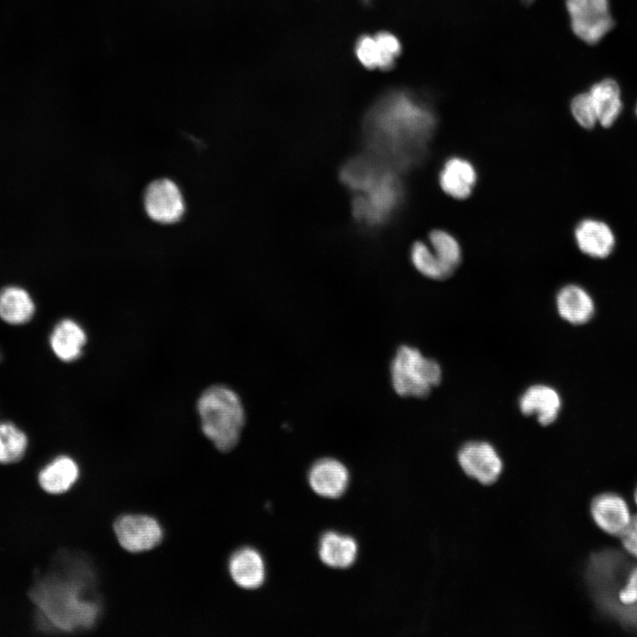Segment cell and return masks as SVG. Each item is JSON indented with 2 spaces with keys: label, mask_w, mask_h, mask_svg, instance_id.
<instances>
[{
  "label": "cell",
  "mask_w": 637,
  "mask_h": 637,
  "mask_svg": "<svg viewBox=\"0 0 637 637\" xmlns=\"http://www.w3.org/2000/svg\"><path fill=\"white\" fill-rule=\"evenodd\" d=\"M57 559L54 568L30 590L38 625L48 632L89 630L102 610L95 594V574L90 565L76 556L62 554Z\"/></svg>",
  "instance_id": "6da1fadb"
},
{
  "label": "cell",
  "mask_w": 637,
  "mask_h": 637,
  "mask_svg": "<svg viewBox=\"0 0 637 637\" xmlns=\"http://www.w3.org/2000/svg\"><path fill=\"white\" fill-rule=\"evenodd\" d=\"M434 117L430 107L404 90L388 92L368 110L364 135L368 153L388 167L412 163L430 134Z\"/></svg>",
  "instance_id": "7a4b0ae2"
},
{
  "label": "cell",
  "mask_w": 637,
  "mask_h": 637,
  "mask_svg": "<svg viewBox=\"0 0 637 637\" xmlns=\"http://www.w3.org/2000/svg\"><path fill=\"white\" fill-rule=\"evenodd\" d=\"M201 428L220 451L233 449L245 424V411L240 396L225 385L206 388L197 402Z\"/></svg>",
  "instance_id": "3957f363"
},
{
  "label": "cell",
  "mask_w": 637,
  "mask_h": 637,
  "mask_svg": "<svg viewBox=\"0 0 637 637\" xmlns=\"http://www.w3.org/2000/svg\"><path fill=\"white\" fill-rule=\"evenodd\" d=\"M441 377L439 363L413 346H400L390 364L393 389L403 397H426L440 384Z\"/></svg>",
  "instance_id": "277c9868"
},
{
  "label": "cell",
  "mask_w": 637,
  "mask_h": 637,
  "mask_svg": "<svg viewBox=\"0 0 637 637\" xmlns=\"http://www.w3.org/2000/svg\"><path fill=\"white\" fill-rule=\"evenodd\" d=\"M402 195L401 183L388 167L368 190L354 197L353 216L357 221L366 226H380L394 213Z\"/></svg>",
  "instance_id": "5b68a950"
},
{
  "label": "cell",
  "mask_w": 637,
  "mask_h": 637,
  "mask_svg": "<svg viewBox=\"0 0 637 637\" xmlns=\"http://www.w3.org/2000/svg\"><path fill=\"white\" fill-rule=\"evenodd\" d=\"M571 27L581 41L598 43L615 26L609 0H566Z\"/></svg>",
  "instance_id": "8992f818"
},
{
  "label": "cell",
  "mask_w": 637,
  "mask_h": 637,
  "mask_svg": "<svg viewBox=\"0 0 637 637\" xmlns=\"http://www.w3.org/2000/svg\"><path fill=\"white\" fill-rule=\"evenodd\" d=\"M457 462L467 476L486 486L495 483L503 468L495 448L485 441H470L462 445Z\"/></svg>",
  "instance_id": "52a82bcc"
},
{
  "label": "cell",
  "mask_w": 637,
  "mask_h": 637,
  "mask_svg": "<svg viewBox=\"0 0 637 637\" xmlns=\"http://www.w3.org/2000/svg\"><path fill=\"white\" fill-rule=\"evenodd\" d=\"M119 545L127 551L140 553L152 549L163 539V529L152 517L128 514L119 517L113 526Z\"/></svg>",
  "instance_id": "ba28073f"
},
{
  "label": "cell",
  "mask_w": 637,
  "mask_h": 637,
  "mask_svg": "<svg viewBox=\"0 0 637 637\" xmlns=\"http://www.w3.org/2000/svg\"><path fill=\"white\" fill-rule=\"evenodd\" d=\"M143 204L149 218L160 224L178 221L185 210L179 187L169 179L152 181L144 192Z\"/></svg>",
  "instance_id": "9c48e42d"
},
{
  "label": "cell",
  "mask_w": 637,
  "mask_h": 637,
  "mask_svg": "<svg viewBox=\"0 0 637 637\" xmlns=\"http://www.w3.org/2000/svg\"><path fill=\"white\" fill-rule=\"evenodd\" d=\"M402 46L396 36L388 32L363 35L356 43L355 53L367 69H391L400 56Z\"/></svg>",
  "instance_id": "30bf717a"
},
{
  "label": "cell",
  "mask_w": 637,
  "mask_h": 637,
  "mask_svg": "<svg viewBox=\"0 0 637 637\" xmlns=\"http://www.w3.org/2000/svg\"><path fill=\"white\" fill-rule=\"evenodd\" d=\"M590 514L604 533L620 536L629 526L632 515L625 499L615 493H602L593 498Z\"/></svg>",
  "instance_id": "8fae6325"
},
{
  "label": "cell",
  "mask_w": 637,
  "mask_h": 637,
  "mask_svg": "<svg viewBox=\"0 0 637 637\" xmlns=\"http://www.w3.org/2000/svg\"><path fill=\"white\" fill-rule=\"evenodd\" d=\"M518 407L525 416H534L541 426L554 423L562 409V398L558 391L546 384L528 387L520 395Z\"/></svg>",
  "instance_id": "7c38bea8"
},
{
  "label": "cell",
  "mask_w": 637,
  "mask_h": 637,
  "mask_svg": "<svg viewBox=\"0 0 637 637\" xmlns=\"http://www.w3.org/2000/svg\"><path fill=\"white\" fill-rule=\"evenodd\" d=\"M311 489L326 498H338L346 491L349 474L347 467L339 460L325 457L316 461L308 473Z\"/></svg>",
  "instance_id": "4fadbf2b"
},
{
  "label": "cell",
  "mask_w": 637,
  "mask_h": 637,
  "mask_svg": "<svg viewBox=\"0 0 637 637\" xmlns=\"http://www.w3.org/2000/svg\"><path fill=\"white\" fill-rule=\"evenodd\" d=\"M574 238L579 250L593 258L608 257L616 245L610 226L596 219H585L574 229Z\"/></svg>",
  "instance_id": "5bb4252c"
},
{
  "label": "cell",
  "mask_w": 637,
  "mask_h": 637,
  "mask_svg": "<svg viewBox=\"0 0 637 637\" xmlns=\"http://www.w3.org/2000/svg\"><path fill=\"white\" fill-rule=\"evenodd\" d=\"M556 308L562 319L574 326L587 324L595 312L592 296L578 284H567L558 290Z\"/></svg>",
  "instance_id": "9a60e30c"
},
{
  "label": "cell",
  "mask_w": 637,
  "mask_h": 637,
  "mask_svg": "<svg viewBox=\"0 0 637 637\" xmlns=\"http://www.w3.org/2000/svg\"><path fill=\"white\" fill-rule=\"evenodd\" d=\"M228 571L237 586L256 589L265 581V565L260 553L249 547L242 548L231 556Z\"/></svg>",
  "instance_id": "2e32d148"
},
{
  "label": "cell",
  "mask_w": 637,
  "mask_h": 637,
  "mask_svg": "<svg viewBox=\"0 0 637 637\" xmlns=\"http://www.w3.org/2000/svg\"><path fill=\"white\" fill-rule=\"evenodd\" d=\"M388 166L370 153L356 156L342 167L340 178L356 193L368 190Z\"/></svg>",
  "instance_id": "e0dca14e"
},
{
  "label": "cell",
  "mask_w": 637,
  "mask_h": 637,
  "mask_svg": "<svg viewBox=\"0 0 637 637\" xmlns=\"http://www.w3.org/2000/svg\"><path fill=\"white\" fill-rule=\"evenodd\" d=\"M476 180L477 173L472 164L459 157L449 158L439 174L441 189L456 199L467 198L472 192Z\"/></svg>",
  "instance_id": "ac0fdd59"
},
{
  "label": "cell",
  "mask_w": 637,
  "mask_h": 637,
  "mask_svg": "<svg viewBox=\"0 0 637 637\" xmlns=\"http://www.w3.org/2000/svg\"><path fill=\"white\" fill-rule=\"evenodd\" d=\"M80 470L70 457L61 455L45 464L38 473V483L47 493L60 495L68 491L77 481Z\"/></svg>",
  "instance_id": "d6986e66"
},
{
  "label": "cell",
  "mask_w": 637,
  "mask_h": 637,
  "mask_svg": "<svg viewBox=\"0 0 637 637\" xmlns=\"http://www.w3.org/2000/svg\"><path fill=\"white\" fill-rule=\"evenodd\" d=\"M87 342L86 333L74 320L65 318L53 328L50 344L58 358L73 362L80 357Z\"/></svg>",
  "instance_id": "ffe728a7"
},
{
  "label": "cell",
  "mask_w": 637,
  "mask_h": 637,
  "mask_svg": "<svg viewBox=\"0 0 637 637\" xmlns=\"http://www.w3.org/2000/svg\"><path fill=\"white\" fill-rule=\"evenodd\" d=\"M588 92L595 109L598 123L603 127H610L623 109L618 84L611 78H605L595 83Z\"/></svg>",
  "instance_id": "44dd1931"
},
{
  "label": "cell",
  "mask_w": 637,
  "mask_h": 637,
  "mask_svg": "<svg viewBox=\"0 0 637 637\" xmlns=\"http://www.w3.org/2000/svg\"><path fill=\"white\" fill-rule=\"evenodd\" d=\"M318 555L327 566L338 569L348 568L357 558V544L350 536L327 532L319 541Z\"/></svg>",
  "instance_id": "7402d4cb"
},
{
  "label": "cell",
  "mask_w": 637,
  "mask_h": 637,
  "mask_svg": "<svg viewBox=\"0 0 637 637\" xmlns=\"http://www.w3.org/2000/svg\"><path fill=\"white\" fill-rule=\"evenodd\" d=\"M35 312V305L29 293L18 286H9L0 291V318L10 325L27 323Z\"/></svg>",
  "instance_id": "603a6c76"
},
{
  "label": "cell",
  "mask_w": 637,
  "mask_h": 637,
  "mask_svg": "<svg viewBox=\"0 0 637 637\" xmlns=\"http://www.w3.org/2000/svg\"><path fill=\"white\" fill-rule=\"evenodd\" d=\"M27 434L15 424L0 422V464H14L22 459L27 452Z\"/></svg>",
  "instance_id": "cb8c5ba5"
},
{
  "label": "cell",
  "mask_w": 637,
  "mask_h": 637,
  "mask_svg": "<svg viewBox=\"0 0 637 637\" xmlns=\"http://www.w3.org/2000/svg\"><path fill=\"white\" fill-rule=\"evenodd\" d=\"M429 245L442 265L451 275L461 262V248L457 239L449 233L436 229L428 236Z\"/></svg>",
  "instance_id": "d4e9b609"
},
{
  "label": "cell",
  "mask_w": 637,
  "mask_h": 637,
  "mask_svg": "<svg viewBox=\"0 0 637 637\" xmlns=\"http://www.w3.org/2000/svg\"><path fill=\"white\" fill-rule=\"evenodd\" d=\"M411 260L415 269L423 276L435 280H444L450 276L429 244L418 241L411 249Z\"/></svg>",
  "instance_id": "484cf974"
},
{
  "label": "cell",
  "mask_w": 637,
  "mask_h": 637,
  "mask_svg": "<svg viewBox=\"0 0 637 637\" xmlns=\"http://www.w3.org/2000/svg\"><path fill=\"white\" fill-rule=\"evenodd\" d=\"M571 112L578 124L586 128H593L597 121L595 109L589 92L575 96L571 102Z\"/></svg>",
  "instance_id": "4316f807"
},
{
  "label": "cell",
  "mask_w": 637,
  "mask_h": 637,
  "mask_svg": "<svg viewBox=\"0 0 637 637\" xmlns=\"http://www.w3.org/2000/svg\"><path fill=\"white\" fill-rule=\"evenodd\" d=\"M618 598L626 607L637 603V566L629 573L625 585L618 591Z\"/></svg>",
  "instance_id": "83f0119b"
},
{
  "label": "cell",
  "mask_w": 637,
  "mask_h": 637,
  "mask_svg": "<svg viewBox=\"0 0 637 637\" xmlns=\"http://www.w3.org/2000/svg\"><path fill=\"white\" fill-rule=\"evenodd\" d=\"M619 538L625 551L637 559V514L632 516L629 526Z\"/></svg>",
  "instance_id": "f1b7e54d"
},
{
  "label": "cell",
  "mask_w": 637,
  "mask_h": 637,
  "mask_svg": "<svg viewBox=\"0 0 637 637\" xmlns=\"http://www.w3.org/2000/svg\"><path fill=\"white\" fill-rule=\"evenodd\" d=\"M633 500H634V503H635V504H636V506H637V487H636V488H635V490H634V493H633Z\"/></svg>",
  "instance_id": "f546056e"
},
{
  "label": "cell",
  "mask_w": 637,
  "mask_h": 637,
  "mask_svg": "<svg viewBox=\"0 0 637 637\" xmlns=\"http://www.w3.org/2000/svg\"><path fill=\"white\" fill-rule=\"evenodd\" d=\"M533 0H524L525 3L531 4Z\"/></svg>",
  "instance_id": "4dcf8cb0"
},
{
  "label": "cell",
  "mask_w": 637,
  "mask_h": 637,
  "mask_svg": "<svg viewBox=\"0 0 637 637\" xmlns=\"http://www.w3.org/2000/svg\"><path fill=\"white\" fill-rule=\"evenodd\" d=\"M635 112H636V115H637V104H636V108H635Z\"/></svg>",
  "instance_id": "1f68e13d"
}]
</instances>
